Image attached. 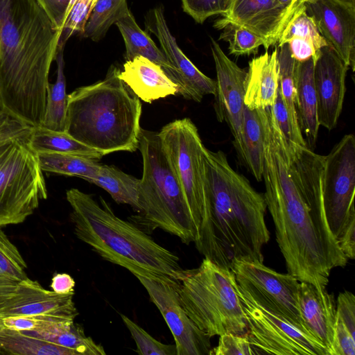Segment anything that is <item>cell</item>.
<instances>
[{"instance_id": "obj_37", "label": "cell", "mask_w": 355, "mask_h": 355, "mask_svg": "<svg viewBox=\"0 0 355 355\" xmlns=\"http://www.w3.org/2000/svg\"><path fill=\"white\" fill-rule=\"evenodd\" d=\"M27 265L17 248L0 230V282L28 277Z\"/></svg>"}, {"instance_id": "obj_7", "label": "cell", "mask_w": 355, "mask_h": 355, "mask_svg": "<svg viewBox=\"0 0 355 355\" xmlns=\"http://www.w3.org/2000/svg\"><path fill=\"white\" fill-rule=\"evenodd\" d=\"M175 287L188 316L211 338L248 333L245 313L232 270L205 258L198 268L184 270Z\"/></svg>"}, {"instance_id": "obj_9", "label": "cell", "mask_w": 355, "mask_h": 355, "mask_svg": "<svg viewBox=\"0 0 355 355\" xmlns=\"http://www.w3.org/2000/svg\"><path fill=\"white\" fill-rule=\"evenodd\" d=\"M329 227L348 259L355 258V137L345 135L324 156L322 179Z\"/></svg>"}, {"instance_id": "obj_48", "label": "cell", "mask_w": 355, "mask_h": 355, "mask_svg": "<svg viewBox=\"0 0 355 355\" xmlns=\"http://www.w3.org/2000/svg\"><path fill=\"white\" fill-rule=\"evenodd\" d=\"M75 281L67 273L55 275L51 281L52 291L59 294H67L74 292Z\"/></svg>"}, {"instance_id": "obj_40", "label": "cell", "mask_w": 355, "mask_h": 355, "mask_svg": "<svg viewBox=\"0 0 355 355\" xmlns=\"http://www.w3.org/2000/svg\"><path fill=\"white\" fill-rule=\"evenodd\" d=\"M218 345L211 348L209 355H254L248 334H223Z\"/></svg>"}, {"instance_id": "obj_24", "label": "cell", "mask_w": 355, "mask_h": 355, "mask_svg": "<svg viewBox=\"0 0 355 355\" xmlns=\"http://www.w3.org/2000/svg\"><path fill=\"white\" fill-rule=\"evenodd\" d=\"M53 344L69 348L78 355H105L103 347L85 335L83 328L74 320H54L36 331H20Z\"/></svg>"}, {"instance_id": "obj_43", "label": "cell", "mask_w": 355, "mask_h": 355, "mask_svg": "<svg viewBox=\"0 0 355 355\" xmlns=\"http://www.w3.org/2000/svg\"><path fill=\"white\" fill-rule=\"evenodd\" d=\"M66 320L49 315L4 317L6 328L17 331H36L43 329L51 320Z\"/></svg>"}, {"instance_id": "obj_31", "label": "cell", "mask_w": 355, "mask_h": 355, "mask_svg": "<svg viewBox=\"0 0 355 355\" xmlns=\"http://www.w3.org/2000/svg\"><path fill=\"white\" fill-rule=\"evenodd\" d=\"M243 139L245 164L258 181L262 180L264 156V130L259 109L250 110L245 105Z\"/></svg>"}, {"instance_id": "obj_44", "label": "cell", "mask_w": 355, "mask_h": 355, "mask_svg": "<svg viewBox=\"0 0 355 355\" xmlns=\"http://www.w3.org/2000/svg\"><path fill=\"white\" fill-rule=\"evenodd\" d=\"M336 314L352 334L355 335V297L348 291L340 293L337 299Z\"/></svg>"}, {"instance_id": "obj_32", "label": "cell", "mask_w": 355, "mask_h": 355, "mask_svg": "<svg viewBox=\"0 0 355 355\" xmlns=\"http://www.w3.org/2000/svg\"><path fill=\"white\" fill-rule=\"evenodd\" d=\"M37 157L43 171L85 180L96 175L101 164L98 159L69 153H39Z\"/></svg>"}, {"instance_id": "obj_29", "label": "cell", "mask_w": 355, "mask_h": 355, "mask_svg": "<svg viewBox=\"0 0 355 355\" xmlns=\"http://www.w3.org/2000/svg\"><path fill=\"white\" fill-rule=\"evenodd\" d=\"M279 65V87L285 105L289 113L295 137V143L306 146L300 129L296 110V68L297 61L292 57L288 44L277 46Z\"/></svg>"}, {"instance_id": "obj_6", "label": "cell", "mask_w": 355, "mask_h": 355, "mask_svg": "<svg viewBox=\"0 0 355 355\" xmlns=\"http://www.w3.org/2000/svg\"><path fill=\"white\" fill-rule=\"evenodd\" d=\"M139 141L143 174L139 208L132 222L145 232L161 229L185 244L194 243L196 233L191 214L158 132L141 128Z\"/></svg>"}, {"instance_id": "obj_13", "label": "cell", "mask_w": 355, "mask_h": 355, "mask_svg": "<svg viewBox=\"0 0 355 355\" xmlns=\"http://www.w3.org/2000/svg\"><path fill=\"white\" fill-rule=\"evenodd\" d=\"M237 284L261 306L306 329L300 315V281L259 261L236 260L231 267Z\"/></svg>"}, {"instance_id": "obj_17", "label": "cell", "mask_w": 355, "mask_h": 355, "mask_svg": "<svg viewBox=\"0 0 355 355\" xmlns=\"http://www.w3.org/2000/svg\"><path fill=\"white\" fill-rule=\"evenodd\" d=\"M305 6L321 35L354 71L355 0H307Z\"/></svg>"}, {"instance_id": "obj_3", "label": "cell", "mask_w": 355, "mask_h": 355, "mask_svg": "<svg viewBox=\"0 0 355 355\" xmlns=\"http://www.w3.org/2000/svg\"><path fill=\"white\" fill-rule=\"evenodd\" d=\"M208 214L194 243L205 258L231 270L236 260L263 262L270 240L264 196L234 171L222 150H205Z\"/></svg>"}, {"instance_id": "obj_25", "label": "cell", "mask_w": 355, "mask_h": 355, "mask_svg": "<svg viewBox=\"0 0 355 355\" xmlns=\"http://www.w3.org/2000/svg\"><path fill=\"white\" fill-rule=\"evenodd\" d=\"M115 25L125 43L126 61L137 56L144 57L161 66L169 78L173 80V67L149 35L139 26L131 12L120 19Z\"/></svg>"}, {"instance_id": "obj_4", "label": "cell", "mask_w": 355, "mask_h": 355, "mask_svg": "<svg viewBox=\"0 0 355 355\" xmlns=\"http://www.w3.org/2000/svg\"><path fill=\"white\" fill-rule=\"evenodd\" d=\"M111 65L105 78L67 94L65 132L103 155L139 148L140 99Z\"/></svg>"}, {"instance_id": "obj_18", "label": "cell", "mask_w": 355, "mask_h": 355, "mask_svg": "<svg viewBox=\"0 0 355 355\" xmlns=\"http://www.w3.org/2000/svg\"><path fill=\"white\" fill-rule=\"evenodd\" d=\"M225 5L222 19L261 37L266 50L277 45L288 24L305 7L290 10L275 0H225Z\"/></svg>"}, {"instance_id": "obj_15", "label": "cell", "mask_w": 355, "mask_h": 355, "mask_svg": "<svg viewBox=\"0 0 355 355\" xmlns=\"http://www.w3.org/2000/svg\"><path fill=\"white\" fill-rule=\"evenodd\" d=\"M73 293L59 294L28 277L0 282V313L8 316L49 315L74 320L78 312Z\"/></svg>"}, {"instance_id": "obj_14", "label": "cell", "mask_w": 355, "mask_h": 355, "mask_svg": "<svg viewBox=\"0 0 355 355\" xmlns=\"http://www.w3.org/2000/svg\"><path fill=\"white\" fill-rule=\"evenodd\" d=\"M210 47L216 72L214 104L216 119L229 127L239 159L245 164L243 118L246 71L229 58L212 37Z\"/></svg>"}, {"instance_id": "obj_30", "label": "cell", "mask_w": 355, "mask_h": 355, "mask_svg": "<svg viewBox=\"0 0 355 355\" xmlns=\"http://www.w3.org/2000/svg\"><path fill=\"white\" fill-rule=\"evenodd\" d=\"M0 354L78 355L71 349L8 328L0 331Z\"/></svg>"}, {"instance_id": "obj_51", "label": "cell", "mask_w": 355, "mask_h": 355, "mask_svg": "<svg viewBox=\"0 0 355 355\" xmlns=\"http://www.w3.org/2000/svg\"><path fill=\"white\" fill-rule=\"evenodd\" d=\"M305 1H306L307 0H305Z\"/></svg>"}, {"instance_id": "obj_45", "label": "cell", "mask_w": 355, "mask_h": 355, "mask_svg": "<svg viewBox=\"0 0 355 355\" xmlns=\"http://www.w3.org/2000/svg\"><path fill=\"white\" fill-rule=\"evenodd\" d=\"M271 108L278 126L282 133L288 140L295 142V134L289 113L283 100L279 87L277 89L275 103Z\"/></svg>"}, {"instance_id": "obj_8", "label": "cell", "mask_w": 355, "mask_h": 355, "mask_svg": "<svg viewBox=\"0 0 355 355\" xmlns=\"http://www.w3.org/2000/svg\"><path fill=\"white\" fill-rule=\"evenodd\" d=\"M43 172L28 140L0 142V227L23 223L46 199Z\"/></svg>"}, {"instance_id": "obj_36", "label": "cell", "mask_w": 355, "mask_h": 355, "mask_svg": "<svg viewBox=\"0 0 355 355\" xmlns=\"http://www.w3.org/2000/svg\"><path fill=\"white\" fill-rule=\"evenodd\" d=\"M98 0H70L60 31L58 47H64L76 33L83 34L90 14Z\"/></svg>"}, {"instance_id": "obj_50", "label": "cell", "mask_w": 355, "mask_h": 355, "mask_svg": "<svg viewBox=\"0 0 355 355\" xmlns=\"http://www.w3.org/2000/svg\"><path fill=\"white\" fill-rule=\"evenodd\" d=\"M3 319L4 316L0 313V331L6 328Z\"/></svg>"}, {"instance_id": "obj_47", "label": "cell", "mask_w": 355, "mask_h": 355, "mask_svg": "<svg viewBox=\"0 0 355 355\" xmlns=\"http://www.w3.org/2000/svg\"><path fill=\"white\" fill-rule=\"evenodd\" d=\"M287 44L289 46L292 57L299 62L306 61L311 58L315 62L320 53L317 51L312 42L299 37L291 38Z\"/></svg>"}, {"instance_id": "obj_19", "label": "cell", "mask_w": 355, "mask_h": 355, "mask_svg": "<svg viewBox=\"0 0 355 355\" xmlns=\"http://www.w3.org/2000/svg\"><path fill=\"white\" fill-rule=\"evenodd\" d=\"M348 69L329 45L321 49L314 64L313 80L318 123L328 130L336 126L343 110Z\"/></svg>"}, {"instance_id": "obj_2", "label": "cell", "mask_w": 355, "mask_h": 355, "mask_svg": "<svg viewBox=\"0 0 355 355\" xmlns=\"http://www.w3.org/2000/svg\"><path fill=\"white\" fill-rule=\"evenodd\" d=\"M59 37L37 0H0V110L32 127L43 123Z\"/></svg>"}, {"instance_id": "obj_33", "label": "cell", "mask_w": 355, "mask_h": 355, "mask_svg": "<svg viewBox=\"0 0 355 355\" xmlns=\"http://www.w3.org/2000/svg\"><path fill=\"white\" fill-rule=\"evenodd\" d=\"M130 12L126 0H98L90 14L83 35L98 42L110 26Z\"/></svg>"}, {"instance_id": "obj_46", "label": "cell", "mask_w": 355, "mask_h": 355, "mask_svg": "<svg viewBox=\"0 0 355 355\" xmlns=\"http://www.w3.org/2000/svg\"><path fill=\"white\" fill-rule=\"evenodd\" d=\"M54 28L60 31L70 0H37Z\"/></svg>"}, {"instance_id": "obj_39", "label": "cell", "mask_w": 355, "mask_h": 355, "mask_svg": "<svg viewBox=\"0 0 355 355\" xmlns=\"http://www.w3.org/2000/svg\"><path fill=\"white\" fill-rule=\"evenodd\" d=\"M183 10L197 23L202 24L209 17L223 15L225 12V0H181Z\"/></svg>"}, {"instance_id": "obj_27", "label": "cell", "mask_w": 355, "mask_h": 355, "mask_svg": "<svg viewBox=\"0 0 355 355\" xmlns=\"http://www.w3.org/2000/svg\"><path fill=\"white\" fill-rule=\"evenodd\" d=\"M28 141L37 153H69L98 160L104 156L100 152L79 142L67 132L53 130L43 126L33 128Z\"/></svg>"}, {"instance_id": "obj_10", "label": "cell", "mask_w": 355, "mask_h": 355, "mask_svg": "<svg viewBox=\"0 0 355 355\" xmlns=\"http://www.w3.org/2000/svg\"><path fill=\"white\" fill-rule=\"evenodd\" d=\"M165 153L180 183L197 234L208 214L204 146L189 118L167 123L158 132Z\"/></svg>"}, {"instance_id": "obj_26", "label": "cell", "mask_w": 355, "mask_h": 355, "mask_svg": "<svg viewBox=\"0 0 355 355\" xmlns=\"http://www.w3.org/2000/svg\"><path fill=\"white\" fill-rule=\"evenodd\" d=\"M85 180L105 190L116 202L128 205L135 211L138 210L140 179L115 166L100 164L96 175Z\"/></svg>"}, {"instance_id": "obj_34", "label": "cell", "mask_w": 355, "mask_h": 355, "mask_svg": "<svg viewBox=\"0 0 355 355\" xmlns=\"http://www.w3.org/2000/svg\"><path fill=\"white\" fill-rule=\"evenodd\" d=\"M214 26L222 31L219 39L229 43L230 54L236 56L257 54L261 46H265L264 41L257 35L222 18L216 20Z\"/></svg>"}, {"instance_id": "obj_1", "label": "cell", "mask_w": 355, "mask_h": 355, "mask_svg": "<svg viewBox=\"0 0 355 355\" xmlns=\"http://www.w3.org/2000/svg\"><path fill=\"white\" fill-rule=\"evenodd\" d=\"M264 130L263 194L288 273L325 289L332 269L348 259L331 233L322 192L324 156L288 140L271 110Z\"/></svg>"}, {"instance_id": "obj_42", "label": "cell", "mask_w": 355, "mask_h": 355, "mask_svg": "<svg viewBox=\"0 0 355 355\" xmlns=\"http://www.w3.org/2000/svg\"><path fill=\"white\" fill-rule=\"evenodd\" d=\"M355 335L336 314L330 355H354Z\"/></svg>"}, {"instance_id": "obj_49", "label": "cell", "mask_w": 355, "mask_h": 355, "mask_svg": "<svg viewBox=\"0 0 355 355\" xmlns=\"http://www.w3.org/2000/svg\"><path fill=\"white\" fill-rule=\"evenodd\" d=\"M285 8L299 10L305 6V0H275Z\"/></svg>"}, {"instance_id": "obj_23", "label": "cell", "mask_w": 355, "mask_h": 355, "mask_svg": "<svg viewBox=\"0 0 355 355\" xmlns=\"http://www.w3.org/2000/svg\"><path fill=\"white\" fill-rule=\"evenodd\" d=\"M313 58L297 62L296 110L298 123L306 146L313 150L318 135V101L313 80Z\"/></svg>"}, {"instance_id": "obj_16", "label": "cell", "mask_w": 355, "mask_h": 355, "mask_svg": "<svg viewBox=\"0 0 355 355\" xmlns=\"http://www.w3.org/2000/svg\"><path fill=\"white\" fill-rule=\"evenodd\" d=\"M145 26L158 39L162 51L175 69L173 81L178 86V94L197 103L205 95H214L216 80L201 72L182 52L171 33L162 6L148 12Z\"/></svg>"}, {"instance_id": "obj_20", "label": "cell", "mask_w": 355, "mask_h": 355, "mask_svg": "<svg viewBox=\"0 0 355 355\" xmlns=\"http://www.w3.org/2000/svg\"><path fill=\"white\" fill-rule=\"evenodd\" d=\"M298 302L305 328L330 355L336 311L334 295L326 288L320 289L310 283L300 282Z\"/></svg>"}, {"instance_id": "obj_11", "label": "cell", "mask_w": 355, "mask_h": 355, "mask_svg": "<svg viewBox=\"0 0 355 355\" xmlns=\"http://www.w3.org/2000/svg\"><path fill=\"white\" fill-rule=\"evenodd\" d=\"M237 291L254 355H329L306 329L257 304L238 284Z\"/></svg>"}, {"instance_id": "obj_28", "label": "cell", "mask_w": 355, "mask_h": 355, "mask_svg": "<svg viewBox=\"0 0 355 355\" xmlns=\"http://www.w3.org/2000/svg\"><path fill=\"white\" fill-rule=\"evenodd\" d=\"M64 49L60 46L57 49L55 58L57 64L56 79L54 83H49L47 89L45 114L42 125L61 132H65L67 112Z\"/></svg>"}, {"instance_id": "obj_38", "label": "cell", "mask_w": 355, "mask_h": 355, "mask_svg": "<svg viewBox=\"0 0 355 355\" xmlns=\"http://www.w3.org/2000/svg\"><path fill=\"white\" fill-rule=\"evenodd\" d=\"M121 319L137 345V352L141 355H176L175 345L158 341L125 315Z\"/></svg>"}, {"instance_id": "obj_21", "label": "cell", "mask_w": 355, "mask_h": 355, "mask_svg": "<svg viewBox=\"0 0 355 355\" xmlns=\"http://www.w3.org/2000/svg\"><path fill=\"white\" fill-rule=\"evenodd\" d=\"M119 78L139 99L148 103L178 94L177 85L163 68L142 56L125 61Z\"/></svg>"}, {"instance_id": "obj_5", "label": "cell", "mask_w": 355, "mask_h": 355, "mask_svg": "<svg viewBox=\"0 0 355 355\" xmlns=\"http://www.w3.org/2000/svg\"><path fill=\"white\" fill-rule=\"evenodd\" d=\"M76 237L103 259L126 268L137 267L177 281L180 259L132 222L118 217L101 197L71 188L66 192Z\"/></svg>"}, {"instance_id": "obj_35", "label": "cell", "mask_w": 355, "mask_h": 355, "mask_svg": "<svg viewBox=\"0 0 355 355\" xmlns=\"http://www.w3.org/2000/svg\"><path fill=\"white\" fill-rule=\"evenodd\" d=\"M293 37L310 41L318 53L329 45L320 33L313 18L306 12V6L288 24L277 46L286 44Z\"/></svg>"}, {"instance_id": "obj_41", "label": "cell", "mask_w": 355, "mask_h": 355, "mask_svg": "<svg viewBox=\"0 0 355 355\" xmlns=\"http://www.w3.org/2000/svg\"><path fill=\"white\" fill-rule=\"evenodd\" d=\"M33 128L0 110V142L17 139L29 140Z\"/></svg>"}, {"instance_id": "obj_12", "label": "cell", "mask_w": 355, "mask_h": 355, "mask_svg": "<svg viewBox=\"0 0 355 355\" xmlns=\"http://www.w3.org/2000/svg\"><path fill=\"white\" fill-rule=\"evenodd\" d=\"M146 290L175 340L176 355H209L211 337L202 331L182 307L175 280L137 267L128 269Z\"/></svg>"}, {"instance_id": "obj_22", "label": "cell", "mask_w": 355, "mask_h": 355, "mask_svg": "<svg viewBox=\"0 0 355 355\" xmlns=\"http://www.w3.org/2000/svg\"><path fill=\"white\" fill-rule=\"evenodd\" d=\"M279 87L277 49L254 58L248 64L245 80V105L250 110L272 107Z\"/></svg>"}]
</instances>
